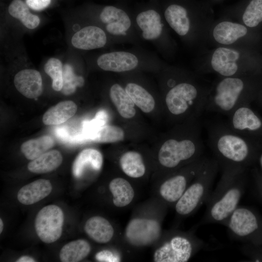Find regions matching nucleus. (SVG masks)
I'll use <instances>...</instances> for the list:
<instances>
[{
	"label": "nucleus",
	"mask_w": 262,
	"mask_h": 262,
	"mask_svg": "<svg viewBox=\"0 0 262 262\" xmlns=\"http://www.w3.org/2000/svg\"><path fill=\"white\" fill-rule=\"evenodd\" d=\"M55 133L57 137L65 143H70L72 136L66 128L58 127L55 129Z\"/></svg>",
	"instance_id": "obj_38"
},
{
	"label": "nucleus",
	"mask_w": 262,
	"mask_h": 262,
	"mask_svg": "<svg viewBox=\"0 0 262 262\" xmlns=\"http://www.w3.org/2000/svg\"><path fill=\"white\" fill-rule=\"evenodd\" d=\"M63 162V157L57 150H51L32 160L28 164L29 171L36 174L51 172L58 168Z\"/></svg>",
	"instance_id": "obj_25"
},
{
	"label": "nucleus",
	"mask_w": 262,
	"mask_h": 262,
	"mask_svg": "<svg viewBox=\"0 0 262 262\" xmlns=\"http://www.w3.org/2000/svg\"><path fill=\"white\" fill-rule=\"evenodd\" d=\"M16 89L25 97L36 98L42 92V80L39 71L32 69H23L15 76Z\"/></svg>",
	"instance_id": "obj_18"
},
{
	"label": "nucleus",
	"mask_w": 262,
	"mask_h": 262,
	"mask_svg": "<svg viewBox=\"0 0 262 262\" xmlns=\"http://www.w3.org/2000/svg\"><path fill=\"white\" fill-rule=\"evenodd\" d=\"M44 70L52 79V87L56 91H61L63 85V67L57 58L49 59L44 66Z\"/></svg>",
	"instance_id": "obj_33"
},
{
	"label": "nucleus",
	"mask_w": 262,
	"mask_h": 262,
	"mask_svg": "<svg viewBox=\"0 0 262 262\" xmlns=\"http://www.w3.org/2000/svg\"><path fill=\"white\" fill-rule=\"evenodd\" d=\"M155 53L141 46L115 50L99 55L96 60L101 69L116 73H128L139 69H163L167 64Z\"/></svg>",
	"instance_id": "obj_8"
},
{
	"label": "nucleus",
	"mask_w": 262,
	"mask_h": 262,
	"mask_svg": "<svg viewBox=\"0 0 262 262\" xmlns=\"http://www.w3.org/2000/svg\"><path fill=\"white\" fill-rule=\"evenodd\" d=\"M209 143L219 166L245 168L251 156L249 139L231 130L227 124L213 126Z\"/></svg>",
	"instance_id": "obj_6"
},
{
	"label": "nucleus",
	"mask_w": 262,
	"mask_h": 262,
	"mask_svg": "<svg viewBox=\"0 0 262 262\" xmlns=\"http://www.w3.org/2000/svg\"><path fill=\"white\" fill-rule=\"evenodd\" d=\"M54 144L51 136L43 135L24 142L20 149L27 159L33 160L52 147Z\"/></svg>",
	"instance_id": "obj_29"
},
{
	"label": "nucleus",
	"mask_w": 262,
	"mask_h": 262,
	"mask_svg": "<svg viewBox=\"0 0 262 262\" xmlns=\"http://www.w3.org/2000/svg\"><path fill=\"white\" fill-rule=\"evenodd\" d=\"M163 70L167 87L165 101L169 112L179 116L190 112L201 116L205 111L211 85L185 70L167 65Z\"/></svg>",
	"instance_id": "obj_2"
},
{
	"label": "nucleus",
	"mask_w": 262,
	"mask_h": 262,
	"mask_svg": "<svg viewBox=\"0 0 262 262\" xmlns=\"http://www.w3.org/2000/svg\"><path fill=\"white\" fill-rule=\"evenodd\" d=\"M84 229L92 240L98 243L109 242L114 234V229L110 223L105 218L95 216L85 222Z\"/></svg>",
	"instance_id": "obj_22"
},
{
	"label": "nucleus",
	"mask_w": 262,
	"mask_h": 262,
	"mask_svg": "<svg viewBox=\"0 0 262 262\" xmlns=\"http://www.w3.org/2000/svg\"><path fill=\"white\" fill-rule=\"evenodd\" d=\"M3 223L1 219V218L0 219V233H1L3 230Z\"/></svg>",
	"instance_id": "obj_40"
},
{
	"label": "nucleus",
	"mask_w": 262,
	"mask_h": 262,
	"mask_svg": "<svg viewBox=\"0 0 262 262\" xmlns=\"http://www.w3.org/2000/svg\"><path fill=\"white\" fill-rule=\"evenodd\" d=\"M109 188L113 195L114 204L117 207H123L129 205L134 196V190L127 180L121 178L112 180Z\"/></svg>",
	"instance_id": "obj_27"
},
{
	"label": "nucleus",
	"mask_w": 262,
	"mask_h": 262,
	"mask_svg": "<svg viewBox=\"0 0 262 262\" xmlns=\"http://www.w3.org/2000/svg\"><path fill=\"white\" fill-rule=\"evenodd\" d=\"M124 132L119 127L104 125L99 128L89 138V141L98 143H113L123 140Z\"/></svg>",
	"instance_id": "obj_32"
},
{
	"label": "nucleus",
	"mask_w": 262,
	"mask_h": 262,
	"mask_svg": "<svg viewBox=\"0 0 262 262\" xmlns=\"http://www.w3.org/2000/svg\"><path fill=\"white\" fill-rule=\"evenodd\" d=\"M103 164V157L98 150L86 148L80 152L75 158L72 167V173L76 178L83 175L87 168L99 171Z\"/></svg>",
	"instance_id": "obj_21"
},
{
	"label": "nucleus",
	"mask_w": 262,
	"mask_h": 262,
	"mask_svg": "<svg viewBox=\"0 0 262 262\" xmlns=\"http://www.w3.org/2000/svg\"><path fill=\"white\" fill-rule=\"evenodd\" d=\"M204 150L201 130H199L191 137L165 141L159 150L158 159L163 166L174 169L182 163H192L200 158L203 156Z\"/></svg>",
	"instance_id": "obj_11"
},
{
	"label": "nucleus",
	"mask_w": 262,
	"mask_h": 262,
	"mask_svg": "<svg viewBox=\"0 0 262 262\" xmlns=\"http://www.w3.org/2000/svg\"><path fill=\"white\" fill-rule=\"evenodd\" d=\"M226 18L239 22L252 30L261 32L262 0H250L242 9Z\"/></svg>",
	"instance_id": "obj_19"
},
{
	"label": "nucleus",
	"mask_w": 262,
	"mask_h": 262,
	"mask_svg": "<svg viewBox=\"0 0 262 262\" xmlns=\"http://www.w3.org/2000/svg\"><path fill=\"white\" fill-rule=\"evenodd\" d=\"M25 1L29 8L35 11L44 9L51 2V0H25Z\"/></svg>",
	"instance_id": "obj_37"
},
{
	"label": "nucleus",
	"mask_w": 262,
	"mask_h": 262,
	"mask_svg": "<svg viewBox=\"0 0 262 262\" xmlns=\"http://www.w3.org/2000/svg\"><path fill=\"white\" fill-rule=\"evenodd\" d=\"M229 127L248 139L249 133L260 131L262 120L248 105L238 107L229 115Z\"/></svg>",
	"instance_id": "obj_16"
},
{
	"label": "nucleus",
	"mask_w": 262,
	"mask_h": 262,
	"mask_svg": "<svg viewBox=\"0 0 262 262\" xmlns=\"http://www.w3.org/2000/svg\"><path fill=\"white\" fill-rule=\"evenodd\" d=\"M9 14L19 20L26 28L33 29L39 24L40 20L38 16L32 14L29 6L22 0H14L8 7Z\"/></svg>",
	"instance_id": "obj_31"
},
{
	"label": "nucleus",
	"mask_w": 262,
	"mask_h": 262,
	"mask_svg": "<svg viewBox=\"0 0 262 262\" xmlns=\"http://www.w3.org/2000/svg\"><path fill=\"white\" fill-rule=\"evenodd\" d=\"M197 74L214 73L223 77L260 74L262 54L258 49L219 46L199 50L194 60Z\"/></svg>",
	"instance_id": "obj_1"
},
{
	"label": "nucleus",
	"mask_w": 262,
	"mask_h": 262,
	"mask_svg": "<svg viewBox=\"0 0 262 262\" xmlns=\"http://www.w3.org/2000/svg\"><path fill=\"white\" fill-rule=\"evenodd\" d=\"M84 83V78L76 75L72 67L66 64L63 67V85L62 93L66 95H70L76 91L77 87H82Z\"/></svg>",
	"instance_id": "obj_34"
},
{
	"label": "nucleus",
	"mask_w": 262,
	"mask_h": 262,
	"mask_svg": "<svg viewBox=\"0 0 262 262\" xmlns=\"http://www.w3.org/2000/svg\"><path fill=\"white\" fill-rule=\"evenodd\" d=\"M161 233L159 223L147 218H136L131 220L125 230L127 241L135 246L151 245L159 238Z\"/></svg>",
	"instance_id": "obj_15"
},
{
	"label": "nucleus",
	"mask_w": 262,
	"mask_h": 262,
	"mask_svg": "<svg viewBox=\"0 0 262 262\" xmlns=\"http://www.w3.org/2000/svg\"><path fill=\"white\" fill-rule=\"evenodd\" d=\"M260 163L262 167V155L261 156V158H260Z\"/></svg>",
	"instance_id": "obj_41"
},
{
	"label": "nucleus",
	"mask_w": 262,
	"mask_h": 262,
	"mask_svg": "<svg viewBox=\"0 0 262 262\" xmlns=\"http://www.w3.org/2000/svg\"><path fill=\"white\" fill-rule=\"evenodd\" d=\"M259 75L218 76L211 85L205 111L229 115L238 107L248 105L259 89Z\"/></svg>",
	"instance_id": "obj_4"
},
{
	"label": "nucleus",
	"mask_w": 262,
	"mask_h": 262,
	"mask_svg": "<svg viewBox=\"0 0 262 262\" xmlns=\"http://www.w3.org/2000/svg\"><path fill=\"white\" fill-rule=\"evenodd\" d=\"M262 41L261 32L225 17L213 21L207 37V45L213 47H240L258 49Z\"/></svg>",
	"instance_id": "obj_9"
},
{
	"label": "nucleus",
	"mask_w": 262,
	"mask_h": 262,
	"mask_svg": "<svg viewBox=\"0 0 262 262\" xmlns=\"http://www.w3.org/2000/svg\"><path fill=\"white\" fill-rule=\"evenodd\" d=\"M133 17L136 30L142 42L152 44L164 60H173L177 52V44L163 13L149 8L138 11Z\"/></svg>",
	"instance_id": "obj_7"
},
{
	"label": "nucleus",
	"mask_w": 262,
	"mask_h": 262,
	"mask_svg": "<svg viewBox=\"0 0 262 262\" xmlns=\"http://www.w3.org/2000/svg\"><path fill=\"white\" fill-rule=\"evenodd\" d=\"M89 243L84 239H78L64 245L61 248L59 257L63 262H78L86 257L91 251Z\"/></svg>",
	"instance_id": "obj_28"
},
{
	"label": "nucleus",
	"mask_w": 262,
	"mask_h": 262,
	"mask_svg": "<svg viewBox=\"0 0 262 262\" xmlns=\"http://www.w3.org/2000/svg\"><path fill=\"white\" fill-rule=\"evenodd\" d=\"M119 163L122 171L130 177L140 178L145 173L146 167L142 157L137 152H125L120 157Z\"/></svg>",
	"instance_id": "obj_30"
},
{
	"label": "nucleus",
	"mask_w": 262,
	"mask_h": 262,
	"mask_svg": "<svg viewBox=\"0 0 262 262\" xmlns=\"http://www.w3.org/2000/svg\"><path fill=\"white\" fill-rule=\"evenodd\" d=\"M109 43L115 44L108 34L98 26H86L77 32L71 38L72 45L82 50L104 47Z\"/></svg>",
	"instance_id": "obj_17"
},
{
	"label": "nucleus",
	"mask_w": 262,
	"mask_h": 262,
	"mask_svg": "<svg viewBox=\"0 0 262 262\" xmlns=\"http://www.w3.org/2000/svg\"><path fill=\"white\" fill-rule=\"evenodd\" d=\"M219 167V164L214 158H208L205 166L195 178L194 181L176 203L175 210L178 214L189 215L205 203L212 192V187Z\"/></svg>",
	"instance_id": "obj_10"
},
{
	"label": "nucleus",
	"mask_w": 262,
	"mask_h": 262,
	"mask_svg": "<svg viewBox=\"0 0 262 262\" xmlns=\"http://www.w3.org/2000/svg\"><path fill=\"white\" fill-rule=\"evenodd\" d=\"M52 189L49 180L38 179L21 187L17 193V199L22 204L32 205L47 197Z\"/></svg>",
	"instance_id": "obj_20"
},
{
	"label": "nucleus",
	"mask_w": 262,
	"mask_h": 262,
	"mask_svg": "<svg viewBox=\"0 0 262 262\" xmlns=\"http://www.w3.org/2000/svg\"><path fill=\"white\" fill-rule=\"evenodd\" d=\"M107 112L102 110L98 111L95 117L89 121H84L82 123V132L87 141H89V137L96 131L101 126L105 125L108 120Z\"/></svg>",
	"instance_id": "obj_35"
},
{
	"label": "nucleus",
	"mask_w": 262,
	"mask_h": 262,
	"mask_svg": "<svg viewBox=\"0 0 262 262\" xmlns=\"http://www.w3.org/2000/svg\"></svg>",
	"instance_id": "obj_42"
},
{
	"label": "nucleus",
	"mask_w": 262,
	"mask_h": 262,
	"mask_svg": "<svg viewBox=\"0 0 262 262\" xmlns=\"http://www.w3.org/2000/svg\"><path fill=\"white\" fill-rule=\"evenodd\" d=\"M77 106L71 100L63 101L49 109L42 117L46 125H59L65 122L76 113Z\"/></svg>",
	"instance_id": "obj_23"
},
{
	"label": "nucleus",
	"mask_w": 262,
	"mask_h": 262,
	"mask_svg": "<svg viewBox=\"0 0 262 262\" xmlns=\"http://www.w3.org/2000/svg\"><path fill=\"white\" fill-rule=\"evenodd\" d=\"M96 259L102 262H116L120 260L119 256L109 250H103L95 255Z\"/></svg>",
	"instance_id": "obj_36"
},
{
	"label": "nucleus",
	"mask_w": 262,
	"mask_h": 262,
	"mask_svg": "<svg viewBox=\"0 0 262 262\" xmlns=\"http://www.w3.org/2000/svg\"><path fill=\"white\" fill-rule=\"evenodd\" d=\"M171 30L187 47L201 50L206 48L209 28L214 20L209 15L173 3L163 12Z\"/></svg>",
	"instance_id": "obj_5"
},
{
	"label": "nucleus",
	"mask_w": 262,
	"mask_h": 262,
	"mask_svg": "<svg viewBox=\"0 0 262 262\" xmlns=\"http://www.w3.org/2000/svg\"><path fill=\"white\" fill-rule=\"evenodd\" d=\"M64 215L62 209L55 205L44 207L37 213L34 222L36 233L46 244L52 243L62 235Z\"/></svg>",
	"instance_id": "obj_13"
},
{
	"label": "nucleus",
	"mask_w": 262,
	"mask_h": 262,
	"mask_svg": "<svg viewBox=\"0 0 262 262\" xmlns=\"http://www.w3.org/2000/svg\"><path fill=\"white\" fill-rule=\"evenodd\" d=\"M218 183L206 200V209L201 224L219 223L225 225L239 206L245 186V168H222Z\"/></svg>",
	"instance_id": "obj_3"
},
{
	"label": "nucleus",
	"mask_w": 262,
	"mask_h": 262,
	"mask_svg": "<svg viewBox=\"0 0 262 262\" xmlns=\"http://www.w3.org/2000/svg\"><path fill=\"white\" fill-rule=\"evenodd\" d=\"M110 98L122 117L131 118L135 115L134 103L124 87L119 83L111 85L109 90Z\"/></svg>",
	"instance_id": "obj_24"
},
{
	"label": "nucleus",
	"mask_w": 262,
	"mask_h": 262,
	"mask_svg": "<svg viewBox=\"0 0 262 262\" xmlns=\"http://www.w3.org/2000/svg\"><path fill=\"white\" fill-rule=\"evenodd\" d=\"M134 104L144 113H148L153 110L155 100L152 95L142 85L134 82H127L124 87Z\"/></svg>",
	"instance_id": "obj_26"
},
{
	"label": "nucleus",
	"mask_w": 262,
	"mask_h": 262,
	"mask_svg": "<svg viewBox=\"0 0 262 262\" xmlns=\"http://www.w3.org/2000/svg\"><path fill=\"white\" fill-rule=\"evenodd\" d=\"M225 226L228 228L231 237L240 241L250 240L260 228L256 214L248 208L239 206Z\"/></svg>",
	"instance_id": "obj_14"
},
{
	"label": "nucleus",
	"mask_w": 262,
	"mask_h": 262,
	"mask_svg": "<svg viewBox=\"0 0 262 262\" xmlns=\"http://www.w3.org/2000/svg\"><path fill=\"white\" fill-rule=\"evenodd\" d=\"M16 262H34L36 261L32 257L29 256H22L19 258Z\"/></svg>",
	"instance_id": "obj_39"
},
{
	"label": "nucleus",
	"mask_w": 262,
	"mask_h": 262,
	"mask_svg": "<svg viewBox=\"0 0 262 262\" xmlns=\"http://www.w3.org/2000/svg\"><path fill=\"white\" fill-rule=\"evenodd\" d=\"M204 246V242L196 236L174 235L155 251L154 261L186 262Z\"/></svg>",
	"instance_id": "obj_12"
}]
</instances>
